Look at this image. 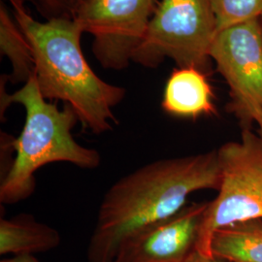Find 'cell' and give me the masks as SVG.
Here are the masks:
<instances>
[{"mask_svg":"<svg viewBox=\"0 0 262 262\" xmlns=\"http://www.w3.org/2000/svg\"><path fill=\"white\" fill-rule=\"evenodd\" d=\"M221 181L217 150L159 159L126 174L101 200L88 262H112L131 236L177 214L192 192L219 190Z\"/></svg>","mask_w":262,"mask_h":262,"instance_id":"6da1fadb","label":"cell"},{"mask_svg":"<svg viewBox=\"0 0 262 262\" xmlns=\"http://www.w3.org/2000/svg\"><path fill=\"white\" fill-rule=\"evenodd\" d=\"M13 17L28 39L34 59V77L47 100L69 105L85 131L100 135L118 121L113 109L125 89L109 84L94 73L81 48L83 30L75 19L38 21L25 0H10Z\"/></svg>","mask_w":262,"mask_h":262,"instance_id":"7a4b0ae2","label":"cell"},{"mask_svg":"<svg viewBox=\"0 0 262 262\" xmlns=\"http://www.w3.org/2000/svg\"><path fill=\"white\" fill-rule=\"evenodd\" d=\"M7 81L8 75L1 76V120L10 105L16 103L25 108L26 121L17 138L1 133L16 152L9 168L1 177V204H16L30 196L36 187V171L50 163L68 162L84 169L100 165L99 151L75 140L72 130L79 120L69 105L59 109L56 103L45 99L34 76L12 94L5 90Z\"/></svg>","mask_w":262,"mask_h":262,"instance_id":"3957f363","label":"cell"},{"mask_svg":"<svg viewBox=\"0 0 262 262\" xmlns=\"http://www.w3.org/2000/svg\"><path fill=\"white\" fill-rule=\"evenodd\" d=\"M216 33L211 0H161L132 61L157 68L169 57L179 68L192 67L207 74Z\"/></svg>","mask_w":262,"mask_h":262,"instance_id":"277c9868","label":"cell"},{"mask_svg":"<svg viewBox=\"0 0 262 262\" xmlns=\"http://www.w3.org/2000/svg\"><path fill=\"white\" fill-rule=\"evenodd\" d=\"M222 181L219 194L208 202L196 251L213 256L211 242L215 231L241 222L262 219V139L251 128L240 141L217 149Z\"/></svg>","mask_w":262,"mask_h":262,"instance_id":"5b68a950","label":"cell"},{"mask_svg":"<svg viewBox=\"0 0 262 262\" xmlns=\"http://www.w3.org/2000/svg\"><path fill=\"white\" fill-rule=\"evenodd\" d=\"M156 0H85L75 20L91 34L93 53L105 69L127 68L156 11Z\"/></svg>","mask_w":262,"mask_h":262,"instance_id":"8992f818","label":"cell"},{"mask_svg":"<svg viewBox=\"0 0 262 262\" xmlns=\"http://www.w3.org/2000/svg\"><path fill=\"white\" fill-rule=\"evenodd\" d=\"M210 56L229 88L227 111L251 128L262 109V18L219 31Z\"/></svg>","mask_w":262,"mask_h":262,"instance_id":"52a82bcc","label":"cell"},{"mask_svg":"<svg viewBox=\"0 0 262 262\" xmlns=\"http://www.w3.org/2000/svg\"><path fill=\"white\" fill-rule=\"evenodd\" d=\"M208 202L186 205L177 214L131 236L112 262H185L196 251Z\"/></svg>","mask_w":262,"mask_h":262,"instance_id":"ba28073f","label":"cell"},{"mask_svg":"<svg viewBox=\"0 0 262 262\" xmlns=\"http://www.w3.org/2000/svg\"><path fill=\"white\" fill-rule=\"evenodd\" d=\"M161 107L180 118L215 115L214 94L206 73L192 67L175 69L165 84Z\"/></svg>","mask_w":262,"mask_h":262,"instance_id":"9c48e42d","label":"cell"},{"mask_svg":"<svg viewBox=\"0 0 262 262\" xmlns=\"http://www.w3.org/2000/svg\"><path fill=\"white\" fill-rule=\"evenodd\" d=\"M61 242L58 231L38 223L33 216L19 215L0 220V254L27 255L56 249Z\"/></svg>","mask_w":262,"mask_h":262,"instance_id":"30bf717a","label":"cell"},{"mask_svg":"<svg viewBox=\"0 0 262 262\" xmlns=\"http://www.w3.org/2000/svg\"><path fill=\"white\" fill-rule=\"evenodd\" d=\"M212 255L231 262H262V219L237 223L216 230Z\"/></svg>","mask_w":262,"mask_h":262,"instance_id":"8fae6325","label":"cell"},{"mask_svg":"<svg viewBox=\"0 0 262 262\" xmlns=\"http://www.w3.org/2000/svg\"><path fill=\"white\" fill-rule=\"evenodd\" d=\"M11 17L7 7L0 5V49L12 66L9 81L13 84H26L34 76V59L28 39L16 19Z\"/></svg>","mask_w":262,"mask_h":262,"instance_id":"7c38bea8","label":"cell"},{"mask_svg":"<svg viewBox=\"0 0 262 262\" xmlns=\"http://www.w3.org/2000/svg\"><path fill=\"white\" fill-rule=\"evenodd\" d=\"M217 32L262 18V0H211Z\"/></svg>","mask_w":262,"mask_h":262,"instance_id":"4fadbf2b","label":"cell"},{"mask_svg":"<svg viewBox=\"0 0 262 262\" xmlns=\"http://www.w3.org/2000/svg\"><path fill=\"white\" fill-rule=\"evenodd\" d=\"M45 19H75L76 14L85 0H25Z\"/></svg>","mask_w":262,"mask_h":262,"instance_id":"5bb4252c","label":"cell"},{"mask_svg":"<svg viewBox=\"0 0 262 262\" xmlns=\"http://www.w3.org/2000/svg\"><path fill=\"white\" fill-rule=\"evenodd\" d=\"M185 262H231L222 258H217L215 256H205L201 253H198L197 251H194L187 258Z\"/></svg>","mask_w":262,"mask_h":262,"instance_id":"9a60e30c","label":"cell"},{"mask_svg":"<svg viewBox=\"0 0 262 262\" xmlns=\"http://www.w3.org/2000/svg\"><path fill=\"white\" fill-rule=\"evenodd\" d=\"M0 262H39L37 258H35L31 254L27 255H14L10 258H4Z\"/></svg>","mask_w":262,"mask_h":262,"instance_id":"2e32d148","label":"cell"},{"mask_svg":"<svg viewBox=\"0 0 262 262\" xmlns=\"http://www.w3.org/2000/svg\"><path fill=\"white\" fill-rule=\"evenodd\" d=\"M253 122H255L258 126V131H259V136L262 139V109L256 110L253 114Z\"/></svg>","mask_w":262,"mask_h":262,"instance_id":"e0dca14e","label":"cell"}]
</instances>
